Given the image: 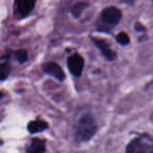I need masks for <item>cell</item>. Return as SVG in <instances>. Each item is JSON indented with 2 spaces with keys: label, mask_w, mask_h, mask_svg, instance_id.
<instances>
[{
  "label": "cell",
  "mask_w": 153,
  "mask_h": 153,
  "mask_svg": "<svg viewBox=\"0 0 153 153\" xmlns=\"http://www.w3.org/2000/svg\"><path fill=\"white\" fill-rule=\"evenodd\" d=\"M15 56L18 62L20 64H23L28 60V53L24 49H19L15 52Z\"/></svg>",
  "instance_id": "cell-13"
},
{
  "label": "cell",
  "mask_w": 153,
  "mask_h": 153,
  "mask_svg": "<svg viewBox=\"0 0 153 153\" xmlns=\"http://www.w3.org/2000/svg\"><path fill=\"white\" fill-rule=\"evenodd\" d=\"M97 125L91 114H84L79 119L75 129V137L78 142H88L95 135Z\"/></svg>",
  "instance_id": "cell-1"
},
{
  "label": "cell",
  "mask_w": 153,
  "mask_h": 153,
  "mask_svg": "<svg viewBox=\"0 0 153 153\" xmlns=\"http://www.w3.org/2000/svg\"><path fill=\"white\" fill-rule=\"evenodd\" d=\"M88 7L87 2H78L73 5L71 9V13L75 18H79L82 15V12Z\"/></svg>",
  "instance_id": "cell-11"
},
{
  "label": "cell",
  "mask_w": 153,
  "mask_h": 153,
  "mask_svg": "<svg viewBox=\"0 0 153 153\" xmlns=\"http://www.w3.org/2000/svg\"><path fill=\"white\" fill-rule=\"evenodd\" d=\"M93 42L95 43L96 46L98 47V49L101 51L103 56L108 60V61H112L115 60L117 58V55L113 50L110 48L109 45L108 44L107 42L102 39L92 38Z\"/></svg>",
  "instance_id": "cell-6"
},
{
  "label": "cell",
  "mask_w": 153,
  "mask_h": 153,
  "mask_svg": "<svg viewBox=\"0 0 153 153\" xmlns=\"http://www.w3.org/2000/svg\"><path fill=\"white\" fill-rule=\"evenodd\" d=\"M9 73L10 65L8 64V58L7 57H3L2 58H0V80H5Z\"/></svg>",
  "instance_id": "cell-10"
},
{
  "label": "cell",
  "mask_w": 153,
  "mask_h": 153,
  "mask_svg": "<svg viewBox=\"0 0 153 153\" xmlns=\"http://www.w3.org/2000/svg\"><path fill=\"white\" fill-rule=\"evenodd\" d=\"M134 28H135L136 31H146V28H145V27L143 26L142 24L139 23V22H137V23L135 24V25H134Z\"/></svg>",
  "instance_id": "cell-14"
},
{
  "label": "cell",
  "mask_w": 153,
  "mask_h": 153,
  "mask_svg": "<svg viewBox=\"0 0 153 153\" xmlns=\"http://www.w3.org/2000/svg\"><path fill=\"white\" fill-rule=\"evenodd\" d=\"M49 128L48 123L45 121L41 120H37L31 121L28 124L27 129L31 134H36L38 132H42L44 130Z\"/></svg>",
  "instance_id": "cell-9"
},
{
  "label": "cell",
  "mask_w": 153,
  "mask_h": 153,
  "mask_svg": "<svg viewBox=\"0 0 153 153\" xmlns=\"http://www.w3.org/2000/svg\"><path fill=\"white\" fill-rule=\"evenodd\" d=\"M67 66L70 73L76 77H80L82 74L85 61L79 54L75 53L67 59Z\"/></svg>",
  "instance_id": "cell-4"
},
{
  "label": "cell",
  "mask_w": 153,
  "mask_h": 153,
  "mask_svg": "<svg viewBox=\"0 0 153 153\" xmlns=\"http://www.w3.org/2000/svg\"><path fill=\"white\" fill-rule=\"evenodd\" d=\"M46 151L44 140L40 138H33L26 149V153H44Z\"/></svg>",
  "instance_id": "cell-8"
},
{
  "label": "cell",
  "mask_w": 153,
  "mask_h": 153,
  "mask_svg": "<svg viewBox=\"0 0 153 153\" xmlns=\"http://www.w3.org/2000/svg\"><path fill=\"white\" fill-rule=\"evenodd\" d=\"M116 40L118 43L122 46H126L130 43V38L126 32H120L116 37Z\"/></svg>",
  "instance_id": "cell-12"
},
{
  "label": "cell",
  "mask_w": 153,
  "mask_h": 153,
  "mask_svg": "<svg viewBox=\"0 0 153 153\" xmlns=\"http://www.w3.org/2000/svg\"><path fill=\"white\" fill-rule=\"evenodd\" d=\"M35 5V0H16V10L22 17L28 16Z\"/></svg>",
  "instance_id": "cell-7"
},
{
  "label": "cell",
  "mask_w": 153,
  "mask_h": 153,
  "mask_svg": "<svg viewBox=\"0 0 153 153\" xmlns=\"http://www.w3.org/2000/svg\"><path fill=\"white\" fill-rule=\"evenodd\" d=\"M42 70L44 73L55 78L59 82H63L65 79L66 76L64 70H62L59 64L53 61H49V62L43 64L42 65Z\"/></svg>",
  "instance_id": "cell-5"
},
{
  "label": "cell",
  "mask_w": 153,
  "mask_h": 153,
  "mask_svg": "<svg viewBox=\"0 0 153 153\" xmlns=\"http://www.w3.org/2000/svg\"><path fill=\"white\" fill-rule=\"evenodd\" d=\"M126 153H153V140L150 134H143L128 143Z\"/></svg>",
  "instance_id": "cell-3"
},
{
  "label": "cell",
  "mask_w": 153,
  "mask_h": 153,
  "mask_svg": "<svg viewBox=\"0 0 153 153\" xmlns=\"http://www.w3.org/2000/svg\"><path fill=\"white\" fill-rule=\"evenodd\" d=\"M122 12L115 6H109L102 11L100 16L99 28L104 31L114 28L122 19Z\"/></svg>",
  "instance_id": "cell-2"
},
{
  "label": "cell",
  "mask_w": 153,
  "mask_h": 153,
  "mask_svg": "<svg viewBox=\"0 0 153 153\" xmlns=\"http://www.w3.org/2000/svg\"><path fill=\"white\" fill-rule=\"evenodd\" d=\"M124 1H126V3H128V4H132V3H134V0H124Z\"/></svg>",
  "instance_id": "cell-15"
}]
</instances>
